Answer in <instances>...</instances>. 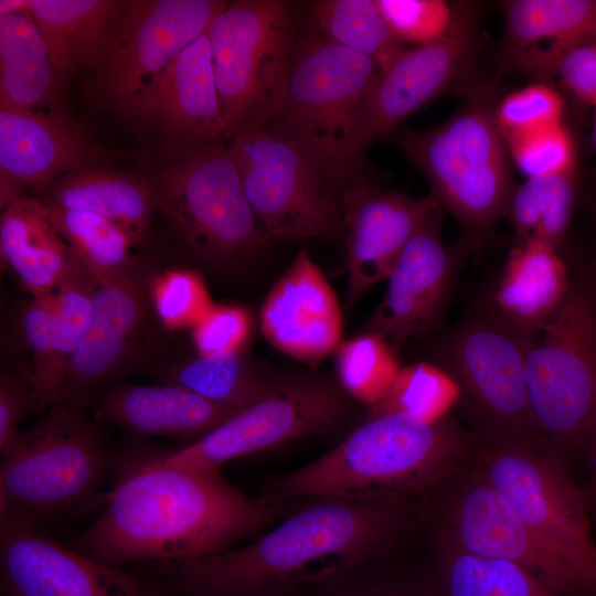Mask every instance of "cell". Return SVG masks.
<instances>
[{"mask_svg":"<svg viewBox=\"0 0 596 596\" xmlns=\"http://www.w3.org/2000/svg\"><path fill=\"white\" fill-rule=\"evenodd\" d=\"M524 369L534 423L564 462L585 444L596 413V308L581 288L530 343Z\"/></svg>","mask_w":596,"mask_h":596,"instance_id":"8fae6325","label":"cell"},{"mask_svg":"<svg viewBox=\"0 0 596 596\" xmlns=\"http://www.w3.org/2000/svg\"><path fill=\"white\" fill-rule=\"evenodd\" d=\"M6 596H9V595L6 594Z\"/></svg>","mask_w":596,"mask_h":596,"instance_id":"f5cc1de1","label":"cell"},{"mask_svg":"<svg viewBox=\"0 0 596 596\" xmlns=\"http://www.w3.org/2000/svg\"><path fill=\"white\" fill-rule=\"evenodd\" d=\"M375 558L301 581L280 596H436L430 579L396 575Z\"/></svg>","mask_w":596,"mask_h":596,"instance_id":"74e56055","label":"cell"},{"mask_svg":"<svg viewBox=\"0 0 596 596\" xmlns=\"http://www.w3.org/2000/svg\"><path fill=\"white\" fill-rule=\"evenodd\" d=\"M585 291V290H584ZM586 292V291H585ZM588 296H595L596 295V290L594 292H586ZM590 301L596 305V299H590Z\"/></svg>","mask_w":596,"mask_h":596,"instance_id":"816d5d0a","label":"cell"},{"mask_svg":"<svg viewBox=\"0 0 596 596\" xmlns=\"http://www.w3.org/2000/svg\"><path fill=\"white\" fill-rule=\"evenodd\" d=\"M563 115L562 96L543 82L507 94L494 107V119L503 138L562 124Z\"/></svg>","mask_w":596,"mask_h":596,"instance_id":"b9f144b4","label":"cell"},{"mask_svg":"<svg viewBox=\"0 0 596 596\" xmlns=\"http://www.w3.org/2000/svg\"><path fill=\"white\" fill-rule=\"evenodd\" d=\"M44 204L71 252L97 284L140 273L131 254L136 242L121 226L96 214Z\"/></svg>","mask_w":596,"mask_h":596,"instance_id":"d6a6232c","label":"cell"},{"mask_svg":"<svg viewBox=\"0 0 596 596\" xmlns=\"http://www.w3.org/2000/svg\"><path fill=\"white\" fill-rule=\"evenodd\" d=\"M570 290L567 268L558 251L533 241L511 249L487 304L508 328L534 340Z\"/></svg>","mask_w":596,"mask_h":596,"instance_id":"d4e9b609","label":"cell"},{"mask_svg":"<svg viewBox=\"0 0 596 596\" xmlns=\"http://www.w3.org/2000/svg\"><path fill=\"white\" fill-rule=\"evenodd\" d=\"M458 400V387L439 366L421 362L400 370L372 412H404L426 419L443 417Z\"/></svg>","mask_w":596,"mask_h":596,"instance_id":"f35d334b","label":"cell"},{"mask_svg":"<svg viewBox=\"0 0 596 596\" xmlns=\"http://www.w3.org/2000/svg\"><path fill=\"white\" fill-rule=\"evenodd\" d=\"M252 330L249 312L240 306H216L193 327L192 339L200 355L243 350Z\"/></svg>","mask_w":596,"mask_h":596,"instance_id":"f6af8a7d","label":"cell"},{"mask_svg":"<svg viewBox=\"0 0 596 596\" xmlns=\"http://www.w3.org/2000/svg\"><path fill=\"white\" fill-rule=\"evenodd\" d=\"M350 396L322 376L275 379L269 392L253 405L160 462L192 469H220L233 459L307 436H332L350 419Z\"/></svg>","mask_w":596,"mask_h":596,"instance_id":"5bb4252c","label":"cell"},{"mask_svg":"<svg viewBox=\"0 0 596 596\" xmlns=\"http://www.w3.org/2000/svg\"><path fill=\"white\" fill-rule=\"evenodd\" d=\"M592 147L594 151L596 152V111H595V118H594V125H593V131H592Z\"/></svg>","mask_w":596,"mask_h":596,"instance_id":"f907efd6","label":"cell"},{"mask_svg":"<svg viewBox=\"0 0 596 596\" xmlns=\"http://www.w3.org/2000/svg\"><path fill=\"white\" fill-rule=\"evenodd\" d=\"M164 383L181 386L216 404L244 409L263 398L274 379L263 376L243 350L198 355L174 365Z\"/></svg>","mask_w":596,"mask_h":596,"instance_id":"836d02e7","label":"cell"},{"mask_svg":"<svg viewBox=\"0 0 596 596\" xmlns=\"http://www.w3.org/2000/svg\"><path fill=\"white\" fill-rule=\"evenodd\" d=\"M476 466L507 498L536 541L596 596V542L585 490L549 450L480 440Z\"/></svg>","mask_w":596,"mask_h":596,"instance_id":"30bf717a","label":"cell"},{"mask_svg":"<svg viewBox=\"0 0 596 596\" xmlns=\"http://www.w3.org/2000/svg\"><path fill=\"white\" fill-rule=\"evenodd\" d=\"M585 446L587 448L590 462V480L585 492L589 493L596 490V413L588 429Z\"/></svg>","mask_w":596,"mask_h":596,"instance_id":"c3c4849f","label":"cell"},{"mask_svg":"<svg viewBox=\"0 0 596 596\" xmlns=\"http://www.w3.org/2000/svg\"><path fill=\"white\" fill-rule=\"evenodd\" d=\"M337 350L338 380L345 393L371 407L381 402L400 372L397 351L370 332L347 340Z\"/></svg>","mask_w":596,"mask_h":596,"instance_id":"8d00e7d4","label":"cell"},{"mask_svg":"<svg viewBox=\"0 0 596 596\" xmlns=\"http://www.w3.org/2000/svg\"><path fill=\"white\" fill-rule=\"evenodd\" d=\"M393 34L404 44L436 42L453 26L456 4L444 0H376Z\"/></svg>","mask_w":596,"mask_h":596,"instance_id":"7bdbcfd3","label":"cell"},{"mask_svg":"<svg viewBox=\"0 0 596 596\" xmlns=\"http://www.w3.org/2000/svg\"><path fill=\"white\" fill-rule=\"evenodd\" d=\"M297 4L237 0L207 28L224 138L265 129L281 110L297 38Z\"/></svg>","mask_w":596,"mask_h":596,"instance_id":"52a82bcc","label":"cell"},{"mask_svg":"<svg viewBox=\"0 0 596 596\" xmlns=\"http://www.w3.org/2000/svg\"><path fill=\"white\" fill-rule=\"evenodd\" d=\"M228 140L244 193L270 240L343 235L340 194L300 148L266 129Z\"/></svg>","mask_w":596,"mask_h":596,"instance_id":"4fadbf2b","label":"cell"},{"mask_svg":"<svg viewBox=\"0 0 596 596\" xmlns=\"http://www.w3.org/2000/svg\"><path fill=\"white\" fill-rule=\"evenodd\" d=\"M54 292L33 297L20 316V332L30 353V365L19 373L31 385L39 409H46L45 392L52 353Z\"/></svg>","mask_w":596,"mask_h":596,"instance_id":"ee69618b","label":"cell"},{"mask_svg":"<svg viewBox=\"0 0 596 596\" xmlns=\"http://www.w3.org/2000/svg\"><path fill=\"white\" fill-rule=\"evenodd\" d=\"M586 497L588 501L589 512L593 511L594 517L596 519V490L593 492L586 493Z\"/></svg>","mask_w":596,"mask_h":596,"instance_id":"681fc988","label":"cell"},{"mask_svg":"<svg viewBox=\"0 0 596 596\" xmlns=\"http://www.w3.org/2000/svg\"><path fill=\"white\" fill-rule=\"evenodd\" d=\"M350 310L375 284L386 280L409 240L439 203L429 193L413 198L371 185L361 177L340 192Z\"/></svg>","mask_w":596,"mask_h":596,"instance_id":"ac0fdd59","label":"cell"},{"mask_svg":"<svg viewBox=\"0 0 596 596\" xmlns=\"http://www.w3.org/2000/svg\"><path fill=\"white\" fill-rule=\"evenodd\" d=\"M44 203L103 216L126 230L138 243L157 207L151 183L132 174L79 169L49 187Z\"/></svg>","mask_w":596,"mask_h":596,"instance_id":"f1b7e54d","label":"cell"},{"mask_svg":"<svg viewBox=\"0 0 596 596\" xmlns=\"http://www.w3.org/2000/svg\"><path fill=\"white\" fill-rule=\"evenodd\" d=\"M117 1L31 0L28 12L55 71L66 77L88 68L108 30Z\"/></svg>","mask_w":596,"mask_h":596,"instance_id":"f546056e","label":"cell"},{"mask_svg":"<svg viewBox=\"0 0 596 596\" xmlns=\"http://www.w3.org/2000/svg\"><path fill=\"white\" fill-rule=\"evenodd\" d=\"M227 3L220 0L117 1L105 40L88 67L93 89L127 116L185 46Z\"/></svg>","mask_w":596,"mask_h":596,"instance_id":"7c38bea8","label":"cell"},{"mask_svg":"<svg viewBox=\"0 0 596 596\" xmlns=\"http://www.w3.org/2000/svg\"><path fill=\"white\" fill-rule=\"evenodd\" d=\"M97 283L84 266L76 268L54 292L52 353L47 375L46 408L61 398L72 355L86 330Z\"/></svg>","mask_w":596,"mask_h":596,"instance_id":"d590c367","label":"cell"},{"mask_svg":"<svg viewBox=\"0 0 596 596\" xmlns=\"http://www.w3.org/2000/svg\"><path fill=\"white\" fill-rule=\"evenodd\" d=\"M240 411L170 383H123L105 390L96 413L138 434L198 439Z\"/></svg>","mask_w":596,"mask_h":596,"instance_id":"484cf974","label":"cell"},{"mask_svg":"<svg viewBox=\"0 0 596 596\" xmlns=\"http://www.w3.org/2000/svg\"><path fill=\"white\" fill-rule=\"evenodd\" d=\"M504 12V66L545 79L564 50L596 38V0H509Z\"/></svg>","mask_w":596,"mask_h":596,"instance_id":"cb8c5ba5","label":"cell"},{"mask_svg":"<svg viewBox=\"0 0 596 596\" xmlns=\"http://www.w3.org/2000/svg\"><path fill=\"white\" fill-rule=\"evenodd\" d=\"M576 194V171L530 177L517 184L505 212L517 245L536 241L558 251L570 227Z\"/></svg>","mask_w":596,"mask_h":596,"instance_id":"1f68e13d","label":"cell"},{"mask_svg":"<svg viewBox=\"0 0 596 596\" xmlns=\"http://www.w3.org/2000/svg\"><path fill=\"white\" fill-rule=\"evenodd\" d=\"M436 538L437 563L430 578L436 596H575L549 588L513 562L473 555Z\"/></svg>","mask_w":596,"mask_h":596,"instance_id":"4dcf8cb0","label":"cell"},{"mask_svg":"<svg viewBox=\"0 0 596 596\" xmlns=\"http://www.w3.org/2000/svg\"><path fill=\"white\" fill-rule=\"evenodd\" d=\"M437 513V535L458 549L513 562L555 592L583 596L573 575L536 541L477 466L458 473Z\"/></svg>","mask_w":596,"mask_h":596,"instance_id":"9a60e30c","label":"cell"},{"mask_svg":"<svg viewBox=\"0 0 596 596\" xmlns=\"http://www.w3.org/2000/svg\"><path fill=\"white\" fill-rule=\"evenodd\" d=\"M532 341L508 328L485 304L436 342L434 364L456 383L460 411L481 441L523 443L549 450L526 394L525 356Z\"/></svg>","mask_w":596,"mask_h":596,"instance_id":"8992f818","label":"cell"},{"mask_svg":"<svg viewBox=\"0 0 596 596\" xmlns=\"http://www.w3.org/2000/svg\"><path fill=\"white\" fill-rule=\"evenodd\" d=\"M503 139L514 164L528 178L576 171V145L564 123Z\"/></svg>","mask_w":596,"mask_h":596,"instance_id":"ab89813d","label":"cell"},{"mask_svg":"<svg viewBox=\"0 0 596 596\" xmlns=\"http://www.w3.org/2000/svg\"><path fill=\"white\" fill-rule=\"evenodd\" d=\"M494 107L490 93L477 91L441 124L421 131L395 130L389 136L426 175L430 194L459 222L471 249L505 216L517 185L509 172Z\"/></svg>","mask_w":596,"mask_h":596,"instance_id":"5b68a950","label":"cell"},{"mask_svg":"<svg viewBox=\"0 0 596 596\" xmlns=\"http://www.w3.org/2000/svg\"><path fill=\"white\" fill-rule=\"evenodd\" d=\"M149 292L153 315L168 329L194 327L213 307L203 279L192 270L161 274Z\"/></svg>","mask_w":596,"mask_h":596,"instance_id":"60d3db41","label":"cell"},{"mask_svg":"<svg viewBox=\"0 0 596 596\" xmlns=\"http://www.w3.org/2000/svg\"><path fill=\"white\" fill-rule=\"evenodd\" d=\"M150 183L157 207L207 265L243 262L270 241L247 201L228 143L190 146Z\"/></svg>","mask_w":596,"mask_h":596,"instance_id":"9c48e42d","label":"cell"},{"mask_svg":"<svg viewBox=\"0 0 596 596\" xmlns=\"http://www.w3.org/2000/svg\"><path fill=\"white\" fill-rule=\"evenodd\" d=\"M39 409L35 394L19 372H6L0 376V453H7L18 440L22 430L19 424L33 411Z\"/></svg>","mask_w":596,"mask_h":596,"instance_id":"7dc6e473","label":"cell"},{"mask_svg":"<svg viewBox=\"0 0 596 596\" xmlns=\"http://www.w3.org/2000/svg\"><path fill=\"white\" fill-rule=\"evenodd\" d=\"M443 209L432 213L409 240L390 273L383 299L363 332L379 334L395 351L409 338L436 331L445 317L453 284L469 249L461 237L448 246L441 237Z\"/></svg>","mask_w":596,"mask_h":596,"instance_id":"e0dca14e","label":"cell"},{"mask_svg":"<svg viewBox=\"0 0 596 596\" xmlns=\"http://www.w3.org/2000/svg\"><path fill=\"white\" fill-rule=\"evenodd\" d=\"M2 456L0 510L32 524L88 499L107 468L100 434L83 408L58 401Z\"/></svg>","mask_w":596,"mask_h":596,"instance_id":"ba28073f","label":"cell"},{"mask_svg":"<svg viewBox=\"0 0 596 596\" xmlns=\"http://www.w3.org/2000/svg\"><path fill=\"white\" fill-rule=\"evenodd\" d=\"M152 312L141 272L97 284L86 330L66 368L60 401L84 408L137 354Z\"/></svg>","mask_w":596,"mask_h":596,"instance_id":"ffe728a7","label":"cell"},{"mask_svg":"<svg viewBox=\"0 0 596 596\" xmlns=\"http://www.w3.org/2000/svg\"><path fill=\"white\" fill-rule=\"evenodd\" d=\"M0 255L33 296L53 294L83 266L49 217L41 199L22 194L4 207L0 219Z\"/></svg>","mask_w":596,"mask_h":596,"instance_id":"4316f807","label":"cell"},{"mask_svg":"<svg viewBox=\"0 0 596 596\" xmlns=\"http://www.w3.org/2000/svg\"><path fill=\"white\" fill-rule=\"evenodd\" d=\"M312 10L330 41L371 57L380 72L408 49L391 31L376 0H319Z\"/></svg>","mask_w":596,"mask_h":596,"instance_id":"e575fe53","label":"cell"},{"mask_svg":"<svg viewBox=\"0 0 596 596\" xmlns=\"http://www.w3.org/2000/svg\"><path fill=\"white\" fill-rule=\"evenodd\" d=\"M241 547L178 563L192 596H273L311 577L381 558L414 523L417 500L309 498Z\"/></svg>","mask_w":596,"mask_h":596,"instance_id":"7a4b0ae2","label":"cell"},{"mask_svg":"<svg viewBox=\"0 0 596 596\" xmlns=\"http://www.w3.org/2000/svg\"><path fill=\"white\" fill-rule=\"evenodd\" d=\"M342 326L334 290L309 252L301 248L264 300V337L277 350L316 366L339 347Z\"/></svg>","mask_w":596,"mask_h":596,"instance_id":"44dd1931","label":"cell"},{"mask_svg":"<svg viewBox=\"0 0 596 596\" xmlns=\"http://www.w3.org/2000/svg\"><path fill=\"white\" fill-rule=\"evenodd\" d=\"M88 145L62 113L38 111L0 100V204L4 209L25 187H47L83 169ZM60 179V178H58Z\"/></svg>","mask_w":596,"mask_h":596,"instance_id":"7402d4cb","label":"cell"},{"mask_svg":"<svg viewBox=\"0 0 596 596\" xmlns=\"http://www.w3.org/2000/svg\"><path fill=\"white\" fill-rule=\"evenodd\" d=\"M379 73L315 23L296 38L281 110L265 128L300 148L339 194L361 177L356 137Z\"/></svg>","mask_w":596,"mask_h":596,"instance_id":"277c9868","label":"cell"},{"mask_svg":"<svg viewBox=\"0 0 596 596\" xmlns=\"http://www.w3.org/2000/svg\"><path fill=\"white\" fill-rule=\"evenodd\" d=\"M128 117L152 119L189 146L224 138L207 30L175 55Z\"/></svg>","mask_w":596,"mask_h":596,"instance_id":"603a6c76","label":"cell"},{"mask_svg":"<svg viewBox=\"0 0 596 596\" xmlns=\"http://www.w3.org/2000/svg\"><path fill=\"white\" fill-rule=\"evenodd\" d=\"M479 11L456 3L449 32L440 40L405 50L380 72L370 92L355 143L361 166L372 143L389 137L408 116L446 92L462 74L476 49Z\"/></svg>","mask_w":596,"mask_h":596,"instance_id":"2e32d148","label":"cell"},{"mask_svg":"<svg viewBox=\"0 0 596 596\" xmlns=\"http://www.w3.org/2000/svg\"><path fill=\"white\" fill-rule=\"evenodd\" d=\"M65 79L28 11H0V100L61 113Z\"/></svg>","mask_w":596,"mask_h":596,"instance_id":"83f0119b","label":"cell"},{"mask_svg":"<svg viewBox=\"0 0 596 596\" xmlns=\"http://www.w3.org/2000/svg\"><path fill=\"white\" fill-rule=\"evenodd\" d=\"M480 439L451 416L370 412L338 445L268 486L275 502L309 498L417 500L477 456Z\"/></svg>","mask_w":596,"mask_h":596,"instance_id":"3957f363","label":"cell"},{"mask_svg":"<svg viewBox=\"0 0 596 596\" xmlns=\"http://www.w3.org/2000/svg\"><path fill=\"white\" fill-rule=\"evenodd\" d=\"M0 553L9 596H153L135 576L68 549L11 514H1Z\"/></svg>","mask_w":596,"mask_h":596,"instance_id":"d6986e66","label":"cell"},{"mask_svg":"<svg viewBox=\"0 0 596 596\" xmlns=\"http://www.w3.org/2000/svg\"><path fill=\"white\" fill-rule=\"evenodd\" d=\"M558 76L583 104L596 107V38L573 45L550 64L545 79Z\"/></svg>","mask_w":596,"mask_h":596,"instance_id":"bcb514c9","label":"cell"},{"mask_svg":"<svg viewBox=\"0 0 596 596\" xmlns=\"http://www.w3.org/2000/svg\"><path fill=\"white\" fill-rule=\"evenodd\" d=\"M98 520L77 538L79 552L107 564L140 560L182 563L256 538L289 511L253 498L220 469L168 466L158 457L127 467Z\"/></svg>","mask_w":596,"mask_h":596,"instance_id":"6da1fadb","label":"cell"}]
</instances>
